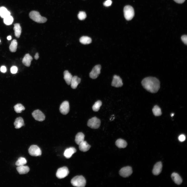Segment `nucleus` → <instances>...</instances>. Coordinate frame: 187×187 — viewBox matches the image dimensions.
Returning a JSON list of instances; mask_svg holds the SVG:
<instances>
[{"instance_id": "38", "label": "nucleus", "mask_w": 187, "mask_h": 187, "mask_svg": "<svg viewBox=\"0 0 187 187\" xmlns=\"http://www.w3.org/2000/svg\"><path fill=\"white\" fill-rule=\"evenodd\" d=\"M0 71L2 72L5 73L6 71V67L4 66H2L0 68Z\"/></svg>"}, {"instance_id": "16", "label": "nucleus", "mask_w": 187, "mask_h": 187, "mask_svg": "<svg viewBox=\"0 0 187 187\" xmlns=\"http://www.w3.org/2000/svg\"><path fill=\"white\" fill-rule=\"evenodd\" d=\"M81 81V78L77 76H74L73 77L70 83L71 88L73 89H76Z\"/></svg>"}, {"instance_id": "14", "label": "nucleus", "mask_w": 187, "mask_h": 187, "mask_svg": "<svg viewBox=\"0 0 187 187\" xmlns=\"http://www.w3.org/2000/svg\"><path fill=\"white\" fill-rule=\"evenodd\" d=\"M76 149L73 147H71L66 149L64 151V155L67 158H70L72 155L76 152Z\"/></svg>"}, {"instance_id": "40", "label": "nucleus", "mask_w": 187, "mask_h": 187, "mask_svg": "<svg viewBox=\"0 0 187 187\" xmlns=\"http://www.w3.org/2000/svg\"><path fill=\"white\" fill-rule=\"evenodd\" d=\"M39 58V54L38 52H37L36 54L34 56V58L36 59L37 60V59H38Z\"/></svg>"}, {"instance_id": "35", "label": "nucleus", "mask_w": 187, "mask_h": 187, "mask_svg": "<svg viewBox=\"0 0 187 187\" xmlns=\"http://www.w3.org/2000/svg\"><path fill=\"white\" fill-rule=\"evenodd\" d=\"M112 3V1L111 0H107L104 3L103 5L105 6H109L111 5Z\"/></svg>"}, {"instance_id": "41", "label": "nucleus", "mask_w": 187, "mask_h": 187, "mask_svg": "<svg viewBox=\"0 0 187 187\" xmlns=\"http://www.w3.org/2000/svg\"><path fill=\"white\" fill-rule=\"evenodd\" d=\"M7 39L9 40H10L11 39V36H8L7 37Z\"/></svg>"}, {"instance_id": "8", "label": "nucleus", "mask_w": 187, "mask_h": 187, "mask_svg": "<svg viewBox=\"0 0 187 187\" xmlns=\"http://www.w3.org/2000/svg\"><path fill=\"white\" fill-rule=\"evenodd\" d=\"M101 66L100 65H95L89 73L90 77L92 79L97 78L100 73Z\"/></svg>"}, {"instance_id": "27", "label": "nucleus", "mask_w": 187, "mask_h": 187, "mask_svg": "<svg viewBox=\"0 0 187 187\" xmlns=\"http://www.w3.org/2000/svg\"><path fill=\"white\" fill-rule=\"evenodd\" d=\"M17 43L16 40L14 39L11 42L9 47L10 50L12 52H15L17 50Z\"/></svg>"}, {"instance_id": "6", "label": "nucleus", "mask_w": 187, "mask_h": 187, "mask_svg": "<svg viewBox=\"0 0 187 187\" xmlns=\"http://www.w3.org/2000/svg\"><path fill=\"white\" fill-rule=\"evenodd\" d=\"M29 154L31 156H37L41 155L42 152L40 148L36 145H32L28 150Z\"/></svg>"}, {"instance_id": "42", "label": "nucleus", "mask_w": 187, "mask_h": 187, "mask_svg": "<svg viewBox=\"0 0 187 187\" xmlns=\"http://www.w3.org/2000/svg\"><path fill=\"white\" fill-rule=\"evenodd\" d=\"M174 114L173 113H172L171 115V117L173 116L174 115Z\"/></svg>"}, {"instance_id": "26", "label": "nucleus", "mask_w": 187, "mask_h": 187, "mask_svg": "<svg viewBox=\"0 0 187 187\" xmlns=\"http://www.w3.org/2000/svg\"><path fill=\"white\" fill-rule=\"evenodd\" d=\"M81 43L83 44H87L90 43L92 42L91 39L87 36H83L79 39Z\"/></svg>"}, {"instance_id": "24", "label": "nucleus", "mask_w": 187, "mask_h": 187, "mask_svg": "<svg viewBox=\"0 0 187 187\" xmlns=\"http://www.w3.org/2000/svg\"><path fill=\"white\" fill-rule=\"evenodd\" d=\"M10 15V12L4 7H0V16L4 18L5 17Z\"/></svg>"}, {"instance_id": "30", "label": "nucleus", "mask_w": 187, "mask_h": 187, "mask_svg": "<svg viewBox=\"0 0 187 187\" xmlns=\"http://www.w3.org/2000/svg\"><path fill=\"white\" fill-rule=\"evenodd\" d=\"M14 110L17 113H20L22 111L25 109V108L21 104L18 103L14 107Z\"/></svg>"}, {"instance_id": "25", "label": "nucleus", "mask_w": 187, "mask_h": 187, "mask_svg": "<svg viewBox=\"0 0 187 187\" xmlns=\"http://www.w3.org/2000/svg\"><path fill=\"white\" fill-rule=\"evenodd\" d=\"M115 144L117 147L121 148H125L127 145L126 141L121 139H117L116 142Z\"/></svg>"}, {"instance_id": "7", "label": "nucleus", "mask_w": 187, "mask_h": 187, "mask_svg": "<svg viewBox=\"0 0 187 187\" xmlns=\"http://www.w3.org/2000/svg\"><path fill=\"white\" fill-rule=\"evenodd\" d=\"M69 173L68 168L64 166L58 169L56 172V175L58 178L62 179L67 176Z\"/></svg>"}, {"instance_id": "5", "label": "nucleus", "mask_w": 187, "mask_h": 187, "mask_svg": "<svg viewBox=\"0 0 187 187\" xmlns=\"http://www.w3.org/2000/svg\"><path fill=\"white\" fill-rule=\"evenodd\" d=\"M101 122L99 119L94 117L89 120L87 123V125L91 128L97 129L99 127Z\"/></svg>"}, {"instance_id": "20", "label": "nucleus", "mask_w": 187, "mask_h": 187, "mask_svg": "<svg viewBox=\"0 0 187 187\" xmlns=\"http://www.w3.org/2000/svg\"><path fill=\"white\" fill-rule=\"evenodd\" d=\"M171 177L174 182L178 185L181 184L182 182V178L177 173L174 172L171 175Z\"/></svg>"}, {"instance_id": "9", "label": "nucleus", "mask_w": 187, "mask_h": 187, "mask_svg": "<svg viewBox=\"0 0 187 187\" xmlns=\"http://www.w3.org/2000/svg\"><path fill=\"white\" fill-rule=\"evenodd\" d=\"M33 117L36 120L39 121H42L45 119V116L43 112L39 110H36L32 113Z\"/></svg>"}, {"instance_id": "17", "label": "nucleus", "mask_w": 187, "mask_h": 187, "mask_svg": "<svg viewBox=\"0 0 187 187\" xmlns=\"http://www.w3.org/2000/svg\"><path fill=\"white\" fill-rule=\"evenodd\" d=\"M79 150L81 151L85 152L88 151L90 149L91 146L87 142L84 141L79 145Z\"/></svg>"}, {"instance_id": "13", "label": "nucleus", "mask_w": 187, "mask_h": 187, "mask_svg": "<svg viewBox=\"0 0 187 187\" xmlns=\"http://www.w3.org/2000/svg\"><path fill=\"white\" fill-rule=\"evenodd\" d=\"M162 165L161 162L157 163L154 165L152 172L153 174L155 175H159L161 172Z\"/></svg>"}, {"instance_id": "11", "label": "nucleus", "mask_w": 187, "mask_h": 187, "mask_svg": "<svg viewBox=\"0 0 187 187\" xmlns=\"http://www.w3.org/2000/svg\"><path fill=\"white\" fill-rule=\"evenodd\" d=\"M59 110L63 114H67L69 111V105L68 101H65L62 102L60 105Z\"/></svg>"}, {"instance_id": "32", "label": "nucleus", "mask_w": 187, "mask_h": 187, "mask_svg": "<svg viewBox=\"0 0 187 187\" xmlns=\"http://www.w3.org/2000/svg\"><path fill=\"white\" fill-rule=\"evenodd\" d=\"M102 105V102L98 100L92 106L93 110L95 112L98 111Z\"/></svg>"}, {"instance_id": "39", "label": "nucleus", "mask_w": 187, "mask_h": 187, "mask_svg": "<svg viewBox=\"0 0 187 187\" xmlns=\"http://www.w3.org/2000/svg\"><path fill=\"white\" fill-rule=\"evenodd\" d=\"M176 2L178 3H183L185 0H174Z\"/></svg>"}, {"instance_id": "33", "label": "nucleus", "mask_w": 187, "mask_h": 187, "mask_svg": "<svg viewBox=\"0 0 187 187\" xmlns=\"http://www.w3.org/2000/svg\"><path fill=\"white\" fill-rule=\"evenodd\" d=\"M86 16V14L85 12L83 11H80L78 15V18L81 20H83L85 19Z\"/></svg>"}, {"instance_id": "34", "label": "nucleus", "mask_w": 187, "mask_h": 187, "mask_svg": "<svg viewBox=\"0 0 187 187\" xmlns=\"http://www.w3.org/2000/svg\"><path fill=\"white\" fill-rule=\"evenodd\" d=\"M18 69L17 67L15 66H12L10 69L11 72L13 74L16 73Z\"/></svg>"}, {"instance_id": "23", "label": "nucleus", "mask_w": 187, "mask_h": 187, "mask_svg": "<svg viewBox=\"0 0 187 187\" xmlns=\"http://www.w3.org/2000/svg\"><path fill=\"white\" fill-rule=\"evenodd\" d=\"M85 136L82 132L78 133L76 135L75 141L76 143L79 145L84 141Z\"/></svg>"}, {"instance_id": "37", "label": "nucleus", "mask_w": 187, "mask_h": 187, "mask_svg": "<svg viewBox=\"0 0 187 187\" xmlns=\"http://www.w3.org/2000/svg\"><path fill=\"white\" fill-rule=\"evenodd\" d=\"M178 139L180 141L183 142L185 140V137L184 135L182 134L179 136Z\"/></svg>"}, {"instance_id": "21", "label": "nucleus", "mask_w": 187, "mask_h": 187, "mask_svg": "<svg viewBox=\"0 0 187 187\" xmlns=\"http://www.w3.org/2000/svg\"><path fill=\"white\" fill-rule=\"evenodd\" d=\"M14 31L15 36L19 38L21 33V28L19 23H15L14 24Z\"/></svg>"}, {"instance_id": "3", "label": "nucleus", "mask_w": 187, "mask_h": 187, "mask_svg": "<svg viewBox=\"0 0 187 187\" xmlns=\"http://www.w3.org/2000/svg\"><path fill=\"white\" fill-rule=\"evenodd\" d=\"M29 16L31 19L38 23H44L47 20L46 18L42 16L39 12L35 11H31L29 14Z\"/></svg>"}, {"instance_id": "43", "label": "nucleus", "mask_w": 187, "mask_h": 187, "mask_svg": "<svg viewBox=\"0 0 187 187\" xmlns=\"http://www.w3.org/2000/svg\"><path fill=\"white\" fill-rule=\"evenodd\" d=\"M0 42H1V40H0Z\"/></svg>"}, {"instance_id": "18", "label": "nucleus", "mask_w": 187, "mask_h": 187, "mask_svg": "<svg viewBox=\"0 0 187 187\" xmlns=\"http://www.w3.org/2000/svg\"><path fill=\"white\" fill-rule=\"evenodd\" d=\"M14 124L15 128H20L24 125L23 118L21 117L17 118L15 120Z\"/></svg>"}, {"instance_id": "12", "label": "nucleus", "mask_w": 187, "mask_h": 187, "mask_svg": "<svg viewBox=\"0 0 187 187\" xmlns=\"http://www.w3.org/2000/svg\"><path fill=\"white\" fill-rule=\"evenodd\" d=\"M123 85L122 80L120 77L116 75H114L111 83L112 86L118 88L121 87Z\"/></svg>"}, {"instance_id": "4", "label": "nucleus", "mask_w": 187, "mask_h": 187, "mask_svg": "<svg viewBox=\"0 0 187 187\" xmlns=\"http://www.w3.org/2000/svg\"><path fill=\"white\" fill-rule=\"evenodd\" d=\"M124 15L126 19L128 21L131 20L135 15L134 10L133 7L130 5H126L124 8Z\"/></svg>"}, {"instance_id": "28", "label": "nucleus", "mask_w": 187, "mask_h": 187, "mask_svg": "<svg viewBox=\"0 0 187 187\" xmlns=\"http://www.w3.org/2000/svg\"><path fill=\"white\" fill-rule=\"evenodd\" d=\"M152 111L154 115L155 116H159L162 114L161 108L157 105H156L153 108Z\"/></svg>"}, {"instance_id": "15", "label": "nucleus", "mask_w": 187, "mask_h": 187, "mask_svg": "<svg viewBox=\"0 0 187 187\" xmlns=\"http://www.w3.org/2000/svg\"><path fill=\"white\" fill-rule=\"evenodd\" d=\"M32 59V57L29 54H26L23 59L22 63L25 65L29 67Z\"/></svg>"}, {"instance_id": "29", "label": "nucleus", "mask_w": 187, "mask_h": 187, "mask_svg": "<svg viewBox=\"0 0 187 187\" xmlns=\"http://www.w3.org/2000/svg\"><path fill=\"white\" fill-rule=\"evenodd\" d=\"M27 163V161L24 157H21L19 158L15 163V165L17 166L24 165Z\"/></svg>"}, {"instance_id": "1", "label": "nucleus", "mask_w": 187, "mask_h": 187, "mask_svg": "<svg viewBox=\"0 0 187 187\" xmlns=\"http://www.w3.org/2000/svg\"><path fill=\"white\" fill-rule=\"evenodd\" d=\"M141 83L145 89L152 93H156L160 88L159 81L155 77H146L142 80Z\"/></svg>"}, {"instance_id": "36", "label": "nucleus", "mask_w": 187, "mask_h": 187, "mask_svg": "<svg viewBox=\"0 0 187 187\" xmlns=\"http://www.w3.org/2000/svg\"><path fill=\"white\" fill-rule=\"evenodd\" d=\"M181 39L184 43L186 45L187 44V36L186 35H184L182 36Z\"/></svg>"}, {"instance_id": "19", "label": "nucleus", "mask_w": 187, "mask_h": 187, "mask_svg": "<svg viewBox=\"0 0 187 187\" xmlns=\"http://www.w3.org/2000/svg\"><path fill=\"white\" fill-rule=\"evenodd\" d=\"M16 169L18 173L20 174H26L30 170V169L28 166H24V165L17 166L16 168Z\"/></svg>"}, {"instance_id": "2", "label": "nucleus", "mask_w": 187, "mask_h": 187, "mask_svg": "<svg viewBox=\"0 0 187 187\" xmlns=\"http://www.w3.org/2000/svg\"><path fill=\"white\" fill-rule=\"evenodd\" d=\"M72 185L75 186L84 187L86 184V181L82 176H76L72 179L71 181Z\"/></svg>"}, {"instance_id": "10", "label": "nucleus", "mask_w": 187, "mask_h": 187, "mask_svg": "<svg viewBox=\"0 0 187 187\" xmlns=\"http://www.w3.org/2000/svg\"><path fill=\"white\" fill-rule=\"evenodd\" d=\"M132 172V168L127 166L122 168L119 171L120 175L124 177H126L130 175Z\"/></svg>"}, {"instance_id": "22", "label": "nucleus", "mask_w": 187, "mask_h": 187, "mask_svg": "<svg viewBox=\"0 0 187 187\" xmlns=\"http://www.w3.org/2000/svg\"><path fill=\"white\" fill-rule=\"evenodd\" d=\"M64 78L66 83L68 85L70 84L71 81L73 77L68 71L65 70L64 72Z\"/></svg>"}, {"instance_id": "31", "label": "nucleus", "mask_w": 187, "mask_h": 187, "mask_svg": "<svg viewBox=\"0 0 187 187\" xmlns=\"http://www.w3.org/2000/svg\"><path fill=\"white\" fill-rule=\"evenodd\" d=\"M3 22L5 24L7 25L11 24L13 21V18L10 15L8 16L3 18Z\"/></svg>"}]
</instances>
